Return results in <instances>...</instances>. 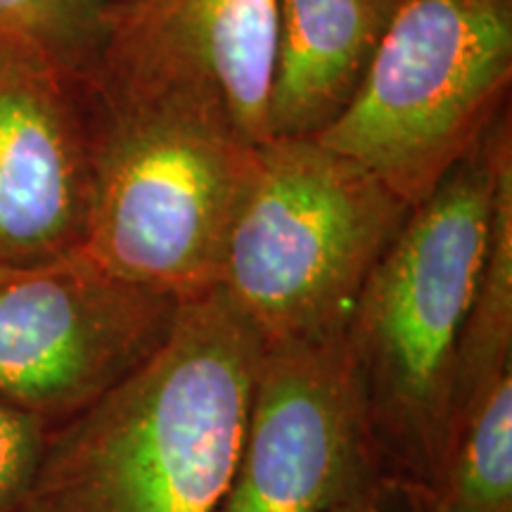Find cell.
<instances>
[{
	"label": "cell",
	"instance_id": "obj_6",
	"mask_svg": "<svg viewBox=\"0 0 512 512\" xmlns=\"http://www.w3.org/2000/svg\"><path fill=\"white\" fill-rule=\"evenodd\" d=\"M178 306L83 252L0 268V403L53 430L143 368L169 339Z\"/></svg>",
	"mask_w": 512,
	"mask_h": 512
},
{
	"label": "cell",
	"instance_id": "obj_2",
	"mask_svg": "<svg viewBox=\"0 0 512 512\" xmlns=\"http://www.w3.org/2000/svg\"><path fill=\"white\" fill-rule=\"evenodd\" d=\"M510 152L505 107L408 211L344 332L384 475L427 491L446 456L458 351L489 247L498 169Z\"/></svg>",
	"mask_w": 512,
	"mask_h": 512
},
{
	"label": "cell",
	"instance_id": "obj_1",
	"mask_svg": "<svg viewBox=\"0 0 512 512\" xmlns=\"http://www.w3.org/2000/svg\"><path fill=\"white\" fill-rule=\"evenodd\" d=\"M261 351L219 285L183 299L143 368L50 430L17 512H219Z\"/></svg>",
	"mask_w": 512,
	"mask_h": 512
},
{
	"label": "cell",
	"instance_id": "obj_8",
	"mask_svg": "<svg viewBox=\"0 0 512 512\" xmlns=\"http://www.w3.org/2000/svg\"><path fill=\"white\" fill-rule=\"evenodd\" d=\"M380 475L344 335L261 351L219 512H328Z\"/></svg>",
	"mask_w": 512,
	"mask_h": 512
},
{
	"label": "cell",
	"instance_id": "obj_4",
	"mask_svg": "<svg viewBox=\"0 0 512 512\" xmlns=\"http://www.w3.org/2000/svg\"><path fill=\"white\" fill-rule=\"evenodd\" d=\"M512 0H396L361 86L320 145L415 207L508 107Z\"/></svg>",
	"mask_w": 512,
	"mask_h": 512
},
{
	"label": "cell",
	"instance_id": "obj_10",
	"mask_svg": "<svg viewBox=\"0 0 512 512\" xmlns=\"http://www.w3.org/2000/svg\"><path fill=\"white\" fill-rule=\"evenodd\" d=\"M396 0H278L273 138L313 140L349 107Z\"/></svg>",
	"mask_w": 512,
	"mask_h": 512
},
{
	"label": "cell",
	"instance_id": "obj_11",
	"mask_svg": "<svg viewBox=\"0 0 512 512\" xmlns=\"http://www.w3.org/2000/svg\"><path fill=\"white\" fill-rule=\"evenodd\" d=\"M508 373H512V152L498 169L489 247L453 377L448 439L467 408Z\"/></svg>",
	"mask_w": 512,
	"mask_h": 512
},
{
	"label": "cell",
	"instance_id": "obj_7",
	"mask_svg": "<svg viewBox=\"0 0 512 512\" xmlns=\"http://www.w3.org/2000/svg\"><path fill=\"white\" fill-rule=\"evenodd\" d=\"M275 34L278 0H119L93 83L107 105L185 114L264 145Z\"/></svg>",
	"mask_w": 512,
	"mask_h": 512
},
{
	"label": "cell",
	"instance_id": "obj_13",
	"mask_svg": "<svg viewBox=\"0 0 512 512\" xmlns=\"http://www.w3.org/2000/svg\"><path fill=\"white\" fill-rule=\"evenodd\" d=\"M119 0H0V46L91 76Z\"/></svg>",
	"mask_w": 512,
	"mask_h": 512
},
{
	"label": "cell",
	"instance_id": "obj_9",
	"mask_svg": "<svg viewBox=\"0 0 512 512\" xmlns=\"http://www.w3.org/2000/svg\"><path fill=\"white\" fill-rule=\"evenodd\" d=\"M100 128L91 76L0 46V268L81 252Z\"/></svg>",
	"mask_w": 512,
	"mask_h": 512
},
{
	"label": "cell",
	"instance_id": "obj_5",
	"mask_svg": "<svg viewBox=\"0 0 512 512\" xmlns=\"http://www.w3.org/2000/svg\"><path fill=\"white\" fill-rule=\"evenodd\" d=\"M100 102L81 252L117 278L178 302L214 290L256 147L185 114Z\"/></svg>",
	"mask_w": 512,
	"mask_h": 512
},
{
	"label": "cell",
	"instance_id": "obj_3",
	"mask_svg": "<svg viewBox=\"0 0 512 512\" xmlns=\"http://www.w3.org/2000/svg\"><path fill=\"white\" fill-rule=\"evenodd\" d=\"M408 211L318 140H268L256 145L219 287L264 349L342 337Z\"/></svg>",
	"mask_w": 512,
	"mask_h": 512
},
{
	"label": "cell",
	"instance_id": "obj_12",
	"mask_svg": "<svg viewBox=\"0 0 512 512\" xmlns=\"http://www.w3.org/2000/svg\"><path fill=\"white\" fill-rule=\"evenodd\" d=\"M427 501L430 512H512V373L453 427Z\"/></svg>",
	"mask_w": 512,
	"mask_h": 512
},
{
	"label": "cell",
	"instance_id": "obj_14",
	"mask_svg": "<svg viewBox=\"0 0 512 512\" xmlns=\"http://www.w3.org/2000/svg\"><path fill=\"white\" fill-rule=\"evenodd\" d=\"M48 434L43 420L0 403V512H17L29 494Z\"/></svg>",
	"mask_w": 512,
	"mask_h": 512
},
{
	"label": "cell",
	"instance_id": "obj_15",
	"mask_svg": "<svg viewBox=\"0 0 512 512\" xmlns=\"http://www.w3.org/2000/svg\"><path fill=\"white\" fill-rule=\"evenodd\" d=\"M328 512H430L427 489L406 479L380 475Z\"/></svg>",
	"mask_w": 512,
	"mask_h": 512
}]
</instances>
